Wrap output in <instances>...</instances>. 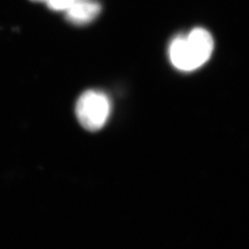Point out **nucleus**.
I'll use <instances>...</instances> for the list:
<instances>
[{"label": "nucleus", "instance_id": "f257e3e1", "mask_svg": "<svg viewBox=\"0 0 249 249\" xmlns=\"http://www.w3.org/2000/svg\"><path fill=\"white\" fill-rule=\"evenodd\" d=\"M213 50V40L206 29L196 28L188 35L173 39L169 57L173 66L180 71H191L206 63Z\"/></svg>", "mask_w": 249, "mask_h": 249}, {"label": "nucleus", "instance_id": "7ed1b4c3", "mask_svg": "<svg viewBox=\"0 0 249 249\" xmlns=\"http://www.w3.org/2000/svg\"><path fill=\"white\" fill-rule=\"evenodd\" d=\"M98 2L89 0H76L67 10L66 18L75 25H84L96 19L101 12Z\"/></svg>", "mask_w": 249, "mask_h": 249}, {"label": "nucleus", "instance_id": "20e7f679", "mask_svg": "<svg viewBox=\"0 0 249 249\" xmlns=\"http://www.w3.org/2000/svg\"><path fill=\"white\" fill-rule=\"evenodd\" d=\"M76 0H47L49 7L54 11H67Z\"/></svg>", "mask_w": 249, "mask_h": 249}, {"label": "nucleus", "instance_id": "39448f33", "mask_svg": "<svg viewBox=\"0 0 249 249\" xmlns=\"http://www.w3.org/2000/svg\"><path fill=\"white\" fill-rule=\"evenodd\" d=\"M33 2H46L47 0H31Z\"/></svg>", "mask_w": 249, "mask_h": 249}, {"label": "nucleus", "instance_id": "f03ea898", "mask_svg": "<svg viewBox=\"0 0 249 249\" xmlns=\"http://www.w3.org/2000/svg\"><path fill=\"white\" fill-rule=\"evenodd\" d=\"M111 102L106 94L89 90L77 101L75 113L84 129L96 131L105 125L110 115Z\"/></svg>", "mask_w": 249, "mask_h": 249}]
</instances>
